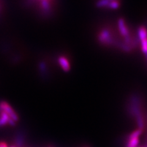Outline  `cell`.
<instances>
[{"instance_id": "277c9868", "label": "cell", "mask_w": 147, "mask_h": 147, "mask_svg": "<svg viewBox=\"0 0 147 147\" xmlns=\"http://www.w3.org/2000/svg\"><path fill=\"white\" fill-rule=\"evenodd\" d=\"M138 143H139V139L138 137L134 138V139H131L129 142V144L127 145V147H136Z\"/></svg>"}, {"instance_id": "3957f363", "label": "cell", "mask_w": 147, "mask_h": 147, "mask_svg": "<svg viewBox=\"0 0 147 147\" xmlns=\"http://www.w3.org/2000/svg\"><path fill=\"white\" fill-rule=\"evenodd\" d=\"M7 123L11 126L15 125V121L12 120L5 112L0 110V126L5 125Z\"/></svg>"}, {"instance_id": "5b68a950", "label": "cell", "mask_w": 147, "mask_h": 147, "mask_svg": "<svg viewBox=\"0 0 147 147\" xmlns=\"http://www.w3.org/2000/svg\"><path fill=\"white\" fill-rule=\"evenodd\" d=\"M142 133V130L141 129H140L139 130H137L136 131L132 132V134L130 135L129 136V139H134V138H137L139 137V136Z\"/></svg>"}, {"instance_id": "8992f818", "label": "cell", "mask_w": 147, "mask_h": 147, "mask_svg": "<svg viewBox=\"0 0 147 147\" xmlns=\"http://www.w3.org/2000/svg\"><path fill=\"white\" fill-rule=\"evenodd\" d=\"M0 147H7V146L4 142H0Z\"/></svg>"}, {"instance_id": "6da1fadb", "label": "cell", "mask_w": 147, "mask_h": 147, "mask_svg": "<svg viewBox=\"0 0 147 147\" xmlns=\"http://www.w3.org/2000/svg\"><path fill=\"white\" fill-rule=\"evenodd\" d=\"M0 110H3V111L5 112L10 117V118L14 121H18V117L16 112L13 111L12 108L10 106L8 103L6 102H0Z\"/></svg>"}, {"instance_id": "7a4b0ae2", "label": "cell", "mask_w": 147, "mask_h": 147, "mask_svg": "<svg viewBox=\"0 0 147 147\" xmlns=\"http://www.w3.org/2000/svg\"><path fill=\"white\" fill-rule=\"evenodd\" d=\"M32 1H35L38 3V7L44 12H48L52 7V0H31Z\"/></svg>"}]
</instances>
